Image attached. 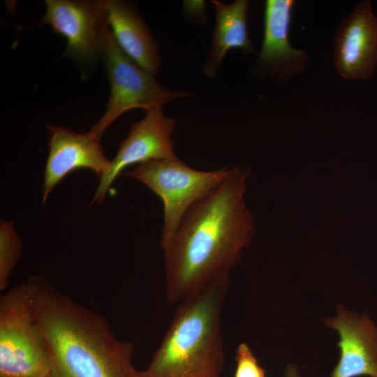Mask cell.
<instances>
[{
    "label": "cell",
    "mask_w": 377,
    "mask_h": 377,
    "mask_svg": "<svg viewBox=\"0 0 377 377\" xmlns=\"http://www.w3.org/2000/svg\"><path fill=\"white\" fill-rule=\"evenodd\" d=\"M230 285V275L225 276L179 302L140 377H221L223 311Z\"/></svg>",
    "instance_id": "3"
},
{
    "label": "cell",
    "mask_w": 377,
    "mask_h": 377,
    "mask_svg": "<svg viewBox=\"0 0 377 377\" xmlns=\"http://www.w3.org/2000/svg\"><path fill=\"white\" fill-rule=\"evenodd\" d=\"M45 4L40 24H47L66 39L64 57L86 65L100 57V1L45 0Z\"/></svg>",
    "instance_id": "9"
},
{
    "label": "cell",
    "mask_w": 377,
    "mask_h": 377,
    "mask_svg": "<svg viewBox=\"0 0 377 377\" xmlns=\"http://www.w3.org/2000/svg\"><path fill=\"white\" fill-rule=\"evenodd\" d=\"M99 47L110 94L105 112L89 131L97 138L101 139L107 128L130 110L162 108L171 101L191 95L163 87L154 75L125 54L114 40L103 15L99 24Z\"/></svg>",
    "instance_id": "5"
},
{
    "label": "cell",
    "mask_w": 377,
    "mask_h": 377,
    "mask_svg": "<svg viewBox=\"0 0 377 377\" xmlns=\"http://www.w3.org/2000/svg\"><path fill=\"white\" fill-rule=\"evenodd\" d=\"M337 316L325 320L336 330L339 340V362L331 377H377V329L366 316L339 306Z\"/></svg>",
    "instance_id": "12"
},
{
    "label": "cell",
    "mask_w": 377,
    "mask_h": 377,
    "mask_svg": "<svg viewBox=\"0 0 377 377\" xmlns=\"http://www.w3.org/2000/svg\"><path fill=\"white\" fill-rule=\"evenodd\" d=\"M334 61L338 74L346 80H367L377 64V17L371 1L357 3L337 28Z\"/></svg>",
    "instance_id": "8"
},
{
    "label": "cell",
    "mask_w": 377,
    "mask_h": 377,
    "mask_svg": "<svg viewBox=\"0 0 377 377\" xmlns=\"http://www.w3.org/2000/svg\"><path fill=\"white\" fill-rule=\"evenodd\" d=\"M28 281L51 353L47 377H140L133 363V344L119 339L104 317L42 276Z\"/></svg>",
    "instance_id": "2"
},
{
    "label": "cell",
    "mask_w": 377,
    "mask_h": 377,
    "mask_svg": "<svg viewBox=\"0 0 377 377\" xmlns=\"http://www.w3.org/2000/svg\"><path fill=\"white\" fill-rule=\"evenodd\" d=\"M286 377H300L297 374V369L293 365H289L285 370Z\"/></svg>",
    "instance_id": "17"
},
{
    "label": "cell",
    "mask_w": 377,
    "mask_h": 377,
    "mask_svg": "<svg viewBox=\"0 0 377 377\" xmlns=\"http://www.w3.org/2000/svg\"><path fill=\"white\" fill-rule=\"evenodd\" d=\"M22 243L12 221L1 220L0 223V290L8 285L13 270L22 251Z\"/></svg>",
    "instance_id": "15"
},
{
    "label": "cell",
    "mask_w": 377,
    "mask_h": 377,
    "mask_svg": "<svg viewBox=\"0 0 377 377\" xmlns=\"http://www.w3.org/2000/svg\"><path fill=\"white\" fill-rule=\"evenodd\" d=\"M293 0H267L264 32L256 69L274 80L284 82L305 70L306 54L294 48L290 41Z\"/></svg>",
    "instance_id": "11"
},
{
    "label": "cell",
    "mask_w": 377,
    "mask_h": 377,
    "mask_svg": "<svg viewBox=\"0 0 377 377\" xmlns=\"http://www.w3.org/2000/svg\"><path fill=\"white\" fill-rule=\"evenodd\" d=\"M47 128L50 137L42 187L43 205L52 190L69 173L84 168L100 177L110 162L104 155L101 139L90 131L78 133L51 125H47Z\"/></svg>",
    "instance_id": "10"
},
{
    "label": "cell",
    "mask_w": 377,
    "mask_h": 377,
    "mask_svg": "<svg viewBox=\"0 0 377 377\" xmlns=\"http://www.w3.org/2000/svg\"><path fill=\"white\" fill-rule=\"evenodd\" d=\"M100 5L119 47L136 64L156 75L161 65L159 48L137 9L119 0H102Z\"/></svg>",
    "instance_id": "13"
},
{
    "label": "cell",
    "mask_w": 377,
    "mask_h": 377,
    "mask_svg": "<svg viewBox=\"0 0 377 377\" xmlns=\"http://www.w3.org/2000/svg\"><path fill=\"white\" fill-rule=\"evenodd\" d=\"M236 368L234 377H265L262 368L246 343L238 345L235 354Z\"/></svg>",
    "instance_id": "16"
},
{
    "label": "cell",
    "mask_w": 377,
    "mask_h": 377,
    "mask_svg": "<svg viewBox=\"0 0 377 377\" xmlns=\"http://www.w3.org/2000/svg\"><path fill=\"white\" fill-rule=\"evenodd\" d=\"M52 364L27 281L0 297V377H47Z\"/></svg>",
    "instance_id": "4"
},
{
    "label": "cell",
    "mask_w": 377,
    "mask_h": 377,
    "mask_svg": "<svg viewBox=\"0 0 377 377\" xmlns=\"http://www.w3.org/2000/svg\"><path fill=\"white\" fill-rule=\"evenodd\" d=\"M175 120L162 108L146 111L145 117L131 126L127 138L119 145L107 170L99 177L92 203H101L116 178L131 165L158 159L174 158L171 135Z\"/></svg>",
    "instance_id": "7"
},
{
    "label": "cell",
    "mask_w": 377,
    "mask_h": 377,
    "mask_svg": "<svg viewBox=\"0 0 377 377\" xmlns=\"http://www.w3.org/2000/svg\"><path fill=\"white\" fill-rule=\"evenodd\" d=\"M249 168L235 167L223 183L185 214L163 251L166 301L179 302L230 275L253 237V216L244 194Z\"/></svg>",
    "instance_id": "1"
},
{
    "label": "cell",
    "mask_w": 377,
    "mask_h": 377,
    "mask_svg": "<svg viewBox=\"0 0 377 377\" xmlns=\"http://www.w3.org/2000/svg\"><path fill=\"white\" fill-rule=\"evenodd\" d=\"M230 169L195 170L177 157L136 165L120 175L135 179L148 186L163 204L161 246L163 251L172 241L187 211L220 186Z\"/></svg>",
    "instance_id": "6"
},
{
    "label": "cell",
    "mask_w": 377,
    "mask_h": 377,
    "mask_svg": "<svg viewBox=\"0 0 377 377\" xmlns=\"http://www.w3.org/2000/svg\"><path fill=\"white\" fill-rule=\"evenodd\" d=\"M212 3L215 10V25L212 42L202 69L209 78H214L229 50L238 49L253 54L255 50L247 29L248 1L237 0L225 3L213 0Z\"/></svg>",
    "instance_id": "14"
}]
</instances>
